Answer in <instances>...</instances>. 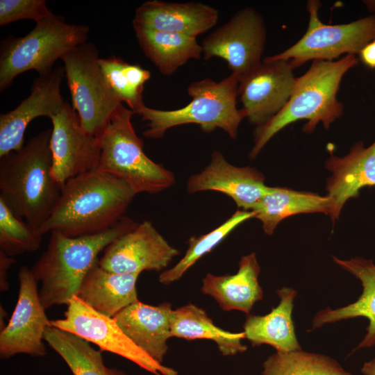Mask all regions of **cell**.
<instances>
[{
    "instance_id": "6da1fadb",
    "label": "cell",
    "mask_w": 375,
    "mask_h": 375,
    "mask_svg": "<svg viewBox=\"0 0 375 375\" xmlns=\"http://www.w3.org/2000/svg\"><path fill=\"white\" fill-rule=\"evenodd\" d=\"M135 193L123 181L96 169L69 179L39 231L69 237L100 233L123 217Z\"/></svg>"
},
{
    "instance_id": "7a4b0ae2",
    "label": "cell",
    "mask_w": 375,
    "mask_h": 375,
    "mask_svg": "<svg viewBox=\"0 0 375 375\" xmlns=\"http://www.w3.org/2000/svg\"><path fill=\"white\" fill-rule=\"evenodd\" d=\"M51 132L47 128L21 149L0 158V198L38 231L56 206L62 188L51 174Z\"/></svg>"
},
{
    "instance_id": "3957f363",
    "label": "cell",
    "mask_w": 375,
    "mask_h": 375,
    "mask_svg": "<svg viewBox=\"0 0 375 375\" xmlns=\"http://www.w3.org/2000/svg\"><path fill=\"white\" fill-rule=\"evenodd\" d=\"M358 64L354 55L334 60H313L308 69L297 77L292 95L285 107L253 133L249 158L254 159L281 130L299 120H307L303 128L312 133L322 122L325 129L344 114V104L337 98L345 74Z\"/></svg>"
},
{
    "instance_id": "277c9868",
    "label": "cell",
    "mask_w": 375,
    "mask_h": 375,
    "mask_svg": "<svg viewBox=\"0 0 375 375\" xmlns=\"http://www.w3.org/2000/svg\"><path fill=\"white\" fill-rule=\"evenodd\" d=\"M137 224L124 216L100 233L69 237L58 231L51 232L46 251L31 269L37 281L42 283L39 294L45 310L67 306L76 297L85 276L99 262V253Z\"/></svg>"
},
{
    "instance_id": "5b68a950",
    "label": "cell",
    "mask_w": 375,
    "mask_h": 375,
    "mask_svg": "<svg viewBox=\"0 0 375 375\" xmlns=\"http://www.w3.org/2000/svg\"><path fill=\"white\" fill-rule=\"evenodd\" d=\"M239 81L231 74L220 81L207 78L192 82L188 88L191 101L185 106L171 110L151 108L144 105L135 114L148 122L142 134L147 138H160L173 127L196 124L204 132L221 128L235 139L238 128L246 118L242 108L238 109Z\"/></svg>"
},
{
    "instance_id": "8992f818",
    "label": "cell",
    "mask_w": 375,
    "mask_h": 375,
    "mask_svg": "<svg viewBox=\"0 0 375 375\" xmlns=\"http://www.w3.org/2000/svg\"><path fill=\"white\" fill-rule=\"evenodd\" d=\"M134 112L121 103L99 136L101 144L97 169L127 183L137 194H155L174 185L175 176L151 160L132 124Z\"/></svg>"
},
{
    "instance_id": "52a82bcc",
    "label": "cell",
    "mask_w": 375,
    "mask_h": 375,
    "mask_svg": "<svg viewBox=\"0 0 375 375\" xmlns=\"http://www.w3.org/2000/svg\"><path fill=\"white\" fill-rule=\"evenodd\" d=\"M88 33V26L66 23L53 14L36 23L26 35L6 38L1 45V92L24 72L35 70L39 75L50 72L58 59L87 42Z\"/></svg>"
},
{
    "instance_id": "ba28073f",
    "label": "cell",
    "mask_w": 375,
    "mask_h": 375,
    "mask_svg": "<svg viewBox=\"0 0 375 375\" xmlns=\"http://www.w3.org/2000/svg\"><path fill=\"white\" fill-rule=\"evenodd\" d=\"M99 58L96 47L88 42L76 47L61 58L72 106L83 129L98 137L122 103L107 85L99 66Z\"/></svg>"
},
{
    "instance_id": "9c48e42d",
    "label": "cell",
    "mask_w": 375,
    "mask_h": 375,
    "mask_svg": "<svg viewBox=\"0 0 375 375\" xmlns=\"http://www.w3.org/2000/svg\"><path fill=\"white\" fill-rule=\"evenodd\" d=\"M319 1L307 3L309 14L304 35L285 51L265 58L268 60H289L297 68L310 60L334 61L342 54H359L375 38V15L347 24H325L318 17Z\"/></svg>"
},
{
    "instance_id": "30bf717a",
    "label": "cell",
    "mask_w": 375,
    "mask_h": 375,
    "mask_svg": "<svg viewBox=\"0 0 375 375\" xmlns=\"http://www.w3.org/2000/svg\"><path fill=\"white\" fill-rule=\"evenodd\" d=\"M267 28L262 15L255 8L240 9L225 24L201 42L204 60H224L238 81L262 62Z\"/></svg>"
},
{
    "instance_id": "8fae6325",
    "label": "cell",
    "mask_w": 375,
    "mask_h": 375,
    "mask_svg": "<svg viewBox=\"0 0 375 375\" xmlns=\"http://www.w3.org/2000/svg\"><path fill=\"white\" fill-rule=\"evenodd\" d=\"M52 326L74 334L106 351L122 356L153 375H178V372L154 360L136 346L113 317L100 313L74 297L64 318L50 321Z\"/></svg>"
},
{
    "instance_id": "7c38bea8",
    "label": "cell",
    "mask_w": 375,
    "mask_h": 375,
    "mask_svg": "<svg viewBox=\"0 0 375 375\" xmlns=\"http://www.w3.org/2000/svg\"><path fill=\"white\" fill-rule=\"evenodd\" d=\"M19 292L10 319L0 332V357L8 359L24 353L34 357L46 354L44 333L51 325L40 301L38 281L25 265L18 272Z\"/></svg>"
},
{
    "instance_id": "4fadbf2b",
    "label": "cell",
    "mask_w": 375,
    "mask_h": 375,
    "mask_svg": "<svg viewBox=\"0 0 375 375\" xmlns=\"http://www.w3.org/2000/svg\"><path fill=\"white\" fill-rule=\"evenodd\" d=\"M50 148L51 174L63 185L69 179L99 167L101 144L98 136L85 132L76 112L65 101L52 116Z\"/></svg>"
},
{
    "instance_id": "5bb4252c",
    "label": "cell",
    "mask_w": 375,
    "mask_h": 375,
    "mask_svg": "<svg viewBox=\"0 0 375 375\" xmlns=\"http://www.w3.org/2000/svg\"><path fill=\"white\" fill-rule=\"evenodd\" d=\"M178 254L149 221H144L110 243L99 265L115 273L140 275L162 271Z\"/></svg>"
},
{
    "instance_id": "9a60e30c",
    "label": "cell",
    "mask_w": 375,
    "mask_h": 375,
    "mask_svg": "<svg viewBox=\"0 0 375 375\" xmlns=\"http://www.w3.org/2000/svg\"><path fill=\"white\" fill-rule=\"evenodd\" d=\"M289 60L262 62L239 81L238 95L246 118L260 126L278 114L293 92L297 77Z\"/></svg>"
},
{
    "instance_id": "2e32d148",
    "label": "cell",
    "mask_w": 375,
    "mask_h": 375,
    "mask_svg": "<svg viewBox=\"0 0 375 375\" xmlns=\"http://www.w3.org/2000/svg\"><path fill=\"white\" fill-rule=\"evenodd\" d=\"M65 76L62 67L39 75L33 81L30 94L15 108L0 115V158L21 149L28 124L38 117L51 118L60 111L65 101L60 85Z\"/></svg>"
},
{
    "instance_id": "e0dca14e",
    "label": "cell",
    "mask_w": 375,
    "mask_h": 375,
    "mask_svg": "<svg viewBox=\"0 0 375 375\" xmlns=\"http://www.w3.org/2000/svg\"><path fill=\"white\" fill-rule=\"evenodd\" d=\"M267 188L259 171L248 166H235L219 151H214L209 164L201 172L192 175L187 183L190 194L219 192L231 197L238 208L249 211L260 200Z\"/></svg>"
},
{
    "instance_id": "ac0fdd59",
    "label": "cell",
    "mask_w": 375,
    "mask_h": 375,
    "mask_svg": "<svg viewBox=\"0 0 375 375\" xmlns=\"http://www.w3.org/2000/svg\"><path fill=\"white\" fill-rule=\"evenodd\" d=\"M325 166L331 172L326 188L328 215L334 222L349 199L357 198L362 188L375 186V141L367 147L357 142L344 156H331Z\"/></svg>"
},
{
    "instance_id": "d6986e66",
    "label": "cell",
    "mask_w": 375,
    "mask_h": 375,
    "mask_svg": "<svg viewBox=\"0 0 375 375\" xmlns=\"http://www.w3.org/2000/svg\"><path fill=\"white\" fill-rule=\"evenodd\" d=\"M218 10L202 2L149 0L135 9L133 26L197 38L213 28Z\"/></svg>"
},
{
    "instance_id": "ffe728a7",
    "label": "cell",
    "mask_w": 375,
    "mask_h": 375,
    "mask_svg": "<svg viewBox=\"0 0 375 375\" xmlns=\"http://www.w3.org/2000/svg\"><path fill=\"white\" fill-rule=\"evenodd\" d=\"M169 303L151 306L138 301L113 319L128 338L158 362L162 363L172 338Z\"/></svg>"
},
{
    "instance_id": "44dd1931",
    "label": "cell",
    "mask_w": 375,
    "mask_h": 375,
    "mask_svg": "<svg viewBox=\"0 0 375 375\" xmlns=\"http://www.w3.org/2000/svg\"><path fill=\"white\" fill-rule=\"evenodd\" d=\"M260 272L255 253L243 256L235 274H207L201 292L212 297L224 311L240 310L249 314L253 305L263 298L258 282Z\"/></svg>"
},
{
    "instance_id": "7402d4cb",
    "label": "cell",
    "mask_w": 375,
    "mask_h": 375,
    "mask_svg": "<svg viewBox=\"0 0 375 375\" xmlns=\"http://www.w3.org/2000/svg\"><path fill=\"white\" fill-rule=\"evenodd\" d=\"M335 263L358 278L362 285V292L353 303L332 310L327 308L319 311L312 320V329L325 324L358 317L369 321L367 333L356 350L375 346V264L372 260L356 257L343 260L333 256Z\"/></svg>"
},
{
    "instance_id": "603a6c76",
    "label": "cell",
    "mask_w": 375,
    "mask_h": 375,
    "mask_svg": "<svg viewBox=\"0 0 375 375\" xmlns=\"http://www.w3.org/2000/svg\"><path fill=\"white\" fill-rule=\"evenodd\" d=\"M138 276L108 271L98 262L85 276L76 297L96 311L114 317L139 301L136 288Z\"/></svg>"
},
{
    "instance_id": "cb8c5ba5",
    "label": "cell",
    "mask_w": 375,
    "mask_h": 375,
    "mask_svg": "<svg viewBox=\"0 0 375 375\" xmlns=\"http://www.w3.org/2000/svg\"><path fill=\"white\" fill-rule=\"evenodd\" d=\"M278 305L265 315H248L244 333L253 346L263 344L274 347L276 351L302 350L298 342L292 319L293 301L297 292L290 288L276 291Z\"/></svg>"
},
{
    "instance_id": "d4e9b609",
    "label": "cell",
    "mask_w": 375,
    "mask_h": 375,
    "mask_svg": "<svg viewBox=\"0 0 375 375\" xmlns=\"http://www.w3.org/2000/svg\"><path fill=\"white\" fill-rule=\"evenodd\" d=\"M144 55L164 76H172L190 60H199L202 48L197 38L133 26Z\"/></svg>"
},
{
    "instance_id": "484cf974",
    "label": "cell",
    "mask_w": 375,
    "mask_h": 375,
    "mask_svg": "<svg viewBox=\"0 0 375 375\" xmlns=\"http://www.w3.org/2000/svg\"><path fill=\"white\" fill-rule=\"evenodd\" d=\"M328 197L287 188L267 186L260 200L251 211L259 219L267 235L273 234L277 225L288 217L301 213L322 212L328 215Z\"/></svg>"
},
{
    "instance_id": "4316f807",
    "label": "cell",
    "mask_w": 375,
    "mask_h": 375,
    "mask_svg": "<svg viewBox=\"0 0 375 375\" xmlns=\"http://www.w3.org/2000/svg\"><path fill=\"white\" fill-rule=\"evenodd\" d=\"M170 322L172 338L212 340L223 356H235L247 349L242 343L244 332L232 333L217 326L203 309L194 304L172 309Z\"/></svg>"
},
{
    "instance_id": "83f0119b",
    "label": "cell",
    "mask_w": 375,
    "mask_h": 375,
    "mask_svg": "<svg viewBox=\"0 0 375 375\" xmlns=\"http://www.w3.org/2000/svg\"><path fill=\"white\" fill-rule=\"evenodd\" d=\"M44 340L63 359L73 375H126L116 368L107 367L101 350H96L83 338L49 326Z\"/></svg>"
},
{
    "instance_id": "f1b7e54d",
    "label": "cell",
    "mask_w": 375,
    "mask_h": 375,
    "mask_svg": "<svg viewBox=\"0 0 375 375\" xmlns=\"http://www.w3.org/2000/svg\"><path fill=\"white\" fill-rule=\"evenodd\" d=\"M99 66L107 85L119 101L124 102L134 113L144 105L143 90L151 77L149 70L115 56L99 58Z\"/></svg>"
},
{
    "instance_id": "f546056e",
    "label": "cell",
    "mask_w": 375,
    "mask_h": 375,
    "mask_svg": "<svg viewBox=\"0 0 375 375\" xmlns=\"http://www.w3.org/2000/svg\"><path fill=\"white\" fill-rule=\"evenodd\" d=\"M262 367V375H351L332 358L302 350L276 351Z\"/></svg>"
},
{
    "instance_id": "4dcf8cb0",
    "label": "cell",
    "mask_w": 375,
    "mask_h": 375,
    "mask_svg": "<svg viewBox=\"0 0 375 375\" xmlns=\"http://www.w3.org/2000/svg\"><path fill=\"white\" fill-rule=\"evenodd\" d=\"M252 217V211L238 210L212 231L198 237H191L183 257L174 267L161 272L159 282L169 285L179 280L201 257L216 247L236 227Z\"/></svg>"
},
{
    "instance_id": "1f68e13d",
    "label": "cell",
    "mask_w": 375,
    "mask_h": 375,
    "mask_svg": "<svg viewBox=\"0 0 375 375\" xmlns=\"http://www.w3.org/2000/svg\"><path fill=\"white\" fill-rule=\"evenodd\" d=\"M43 235L17 216L0 198V251L12 257L38 249Z\"/></svg>"
},
{
    "instance_id": "d6a6232c",
    "label": "cell",
    "mask_w": 375,
    "mask_h": 375,
    "mask_svg": "<svg viewBox=\"0 0 375 375\" xmlns=\"http://www.w3.org/2000/svg\"><path fill=\"white\" fill-rule=\"evenodd\" d=\"M53 14L44 0L0 1V26L22 19H31L38 23Z\"/></svg>"
},
{
    "instance_id": "836d02e7",
    "label": "cell",
    "mask_w": 375,
    "mask_h": 375,
    "mask_svg": "<svg viewBox=\"0 0 375 375\" xmlns=\"http://www.w3.org/2000/svg\"><path fill=\"white\" fill-rule=\"evenodd\" d=\"M14 263L15 260L12 257L0 251V290L1 292H6L9 289L8 274L9 269Z\"/></svg>"
},
{
    "instance_id": "e575fe53",
    "label": "cell",
    "mask_w": 375,
    "mask_h": 375,
    "mask_svg": "<svg viewBox=\"0 0 375 375\" xmlns=\"http://www.w3.org/2000/svg\"><path fill=\"white\" fill-rule=\"evenodd\" d=\"M360 60L368 67L375 69V40L365 45L359 53Z\"/></svg>"
},
{
    "instance_id": "d590c367",
    "label": "cell",
    "mask_w": 375,
    "mask_h": 375,
    "mask_svg": "<svg viewBox=\"0 0 375 375\" xmlns=\"http://www.w3.org/2000/svg\"><path fill=\"white\" fill-rule=\"evenodd\" d=\"M360 372L363 375H375V357L364 362Z\"/></svg>"
},
{
    "instance_id": "8d00e7d4",
    "label": "cell",
    "mask_w": 375,
    "mask_h": 375,
    "mask_svg": "<svg viewBox=\"0 0 375 375\" xmlns=\"http://www.w3.org/2000/svg\"><path fill=\"white\" fill-rule=\"evenodd\" d=\"M368 11L372 15H375V0H365L362 1Z\"/></svg>"
},
{
    "instance_id": "74e56055",
    "label": "cell",
    "mask_w": 375,
    "mask_h": 375,
    "mask_svg": "<svg viewBox=\"0 0 375 375\" xmlns=\"http://www.w3.org/2000/svg\"><path fill=\"white\" fill-rule=\"evenodd\" d=\"M6 312L3 308H2V306H0V327L1 331L3 329L6 327V325L4 324V319L6 317Z\"/></svg>"
},
{
    "instance_id": "f35d334b",
    "label": "cell",
    "mask_w": 375,
    "mask_h": 375,
    "mask_svg": "<svg viewBox=\"0 0 375 375\" xmlns=\"http://www.w3.org/2000/svg\"><path fill=\"white\" fill-rule=\"evenodd\" d=\"M374 40H375V38H374Z\"/></svg>"
}]
</instances>
